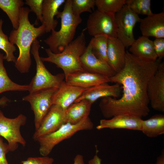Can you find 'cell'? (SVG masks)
I'll return each instance as SVG.
<instances>
[{
    "label": "cell",
    "instance_id": "ac0fdd59",
    "mask_svg": "<svg viewBox=\"0 0 164 164\" xmlns=\"http://www.w3.org/2000/svg\"><path fill=\"white\" fill-rule=\"evenodd\" d=\"M140 28L142 36L164 38V12L153 13L141 19Z\"/></svg>",
    "mask_w": 164,
    "mask_h": 164
},
{
    "label": "cell",
    "instance_id": "9a60e30c",
    "mask_svg": "<svg viewBox=\"0 0 164 164\" xmlns=\"http://www.w3.org/2000/svg\"><path fill=\"white\" fill-rule=\"evenodd\" d=\"M142 120V118L134 115L120 114L111 119L101 120L96 128L126 129L141 131Z\"/></svg>",
    "mask_w": 164,
    "mask_h": 164
},
{
    "label": "cell",
    "instance_id": "83f0119b",
    "mask_svg": "<svg viewBox=\"0 0 164 164\" xmlns=\"http://www.w3.org/2000/svg\"><path fill=\"white\" fill-rule=\"evenodd\" d=\"M125 3L126 0H95L97 10L113 15L120 11Z\"/></svg>",
    "mask_w": 164,
    "mask_h": 164
},
{
    "label": "cell",
    "instance_id": "e575fe53",
    "mask_svg": "<svg viewBox=\"0 0 164 164\" xmlns=\"http://www.w3.org/2000/svg\"><path fill=\"white\" fill-rule=\"evenodd\" d=\"M102 160L97 154L95 155L93 157L88 161V164H102Z\"/></svg>",
    "mask_w": 164,
    "mask_h": 164
},
{
    "label": "cell",
    "instance_id": "4316f807",
    "mask_svg": "<svg viewBox=\"0 0 164 164\" xmlns=\"http://www.w3.org/2000/svg\"><path fill=\"white\" fill-rule=\"evenodd\" d=\"M3 21L2 19H0V49L3 50L5 54L4 59L8 62L15 63L16 59L14 53L16 50L15 46L9 41L7 35L3 31L2 29Z\"/></svg>",
    "mask_w": 164,
    "mask_h": 164
},
{
    "label": "cell",
    "instance_id": "9c48e42d",
    "mask_svg": "<svg viewBox=\"0 0 164 164\" xmlns=\"http://www.w3.org/2000/svg\"><path fill=\"white\" fill-rule=\"evenodd\" d=\"M88 34L93 37L103 36L117 38L115 15L101 12L97 9L89 15L87 22Z\"/></svg>",
    "mask_w": 164,
    "mask_h": 164
},
{
    "label": "cell",
    "instance_id": "e0dca14e",
    "mask_svg": "<svg viewBox=\"0 0 164 164\" xmlns=\"http://www.w3.org/2000/svg\"><path fill=\"white\" fill-rule=\"evenodd\" d=\"M65 80L69 84L84 89L110 82V78L107 76L85 70L70 74Z\"/></svg>",
    "mask_w": 164,
    "mask_h": 164
},
{
    "label": "cell",
    "instance_id": "8fae6325",
    "mask_svg": "<svg viewBox=\"0 0 164 164\" xmlns=\"http://www.w3.org/2000/svg\"><path fill=\"white\" fill-rule=\"evenodd\" d=\"M147 92L152 108L155 110L164 112V62L159 63L156 71L149 80Z\"/></svg>",
    "mask_w": 164,
    "mask_h": 164
},
{
    "label": "cell",
    "instance_id": "8992f818",
    "mask_svg": "<svg viewBox=\"0 0 164 164\" xmlns=\"http://www.w3.org/2000/svg\"><path fill=\"white\" fill-rule=\"evenodd\" d=\"M93 127V123L89 116L75 124H63L56 131L37 140L39 145L40 154L42 156H48L54 147L62 141L70 138L78 131L91 130Z\"/></svg>",
    "mask_w": 164,
    "mask_h": 164
},
{
    "label": "cell",
    "instance_id": "f1b7e54d",
    "mask_svg": "<svg viewBox=\"0 0 164 164\" xmlns=\"http://www.w3.org/2000/svg\"><path fill=\"white\" fill-rule=\"evenodd\" d=\"M151 3L150 0H126L125 4L136 14L147 16L153 13Z\"/></svg>",
    "mask_w": 164,
    "mask_h": 164
},
{
    "label": "cell",
    "instance_id": "74e56055",
    "mask_svg": "<svg viewBox=\"0 0 164 164\" xmlns=\"http://www.w3.org/2000/svg\"><path fill=\"white\" fill-rule=\"evenodd\" d=\"M155 164H164V153L163 151L157 158Z\"/></svg>",
    "mask_w": 164,
    "mask_h": 164
},
{
    "label": "cell",
    "instance_id": "d590c367",
    "mask_svg": "<svg viewBox=\"0 0 164 164\" xmlns=\"http://www.w3.org/2000/svg\"><path fill=\"white\" fill-rule=\"evenodd\" d=\"M73 164H85L83 155L80 154L77 155L74 159Z\"/></svg>",
    "mask_w": 164,
    "mask_h": 164
},
{
    "label": "cell",
    "instance_id": "603a6c76",
    "mask_svg": "<svg viewBox=\"0 0 164 164\" xmlns=\"http://www.w3.org/2000/svg\"><path fill=\"white\" fill-rule=\"evenodd\" d=\"M141 131L149 138H155L163 134L164 115L157 114L147 120H142Z\"/></svg>",
    "mask_w": 164,
    "mask_h": 164
},
{
    "label": "cell",
    "instance_id": "d6986e66",
    "mask_svg": "<svg viewBox=\"0 0 164 164\" xmlns=\"http://www.w3.org/2000/svg\"><path fill=\"white\" fill-rule=\"evenodd\" d=\"M125 47L117 38H108L107 57L108 63L115 73L123 68L125 63Z\"/></svg>",
    "mask_w": 164,
    "mask_h": 164
},
{
    "label": "cell",
    "instance_id": "277c9868",
    "mask_svg": "<svg viewBox=\"0 0 164 164\" xmlns=\"http://www.w3.org/2000/svg\"><path fill=\"white\" fill-rule=\"evenodd\" d=\"M71 0H66L63 10L59 11L56 15L61 19V27L58 31H52L51 35L44 40L53 53L62 52L73 40L78 25L82 19L80 15H74L71 7Z\"/></svg>",
    "mask_w": 164,
    "mask_h": 164
},
{
    "label": "cell",
    "instance_id": "2e32d148",
    "mask_svg": "<svg viewBox=\"0 0 164 164\" xmlns=\"http://www.w3.org/2000/svg\"><path fill=\"white\" fill-rule=\"evenodd\" d=\"M80 61L82 68L85 71L106 76L109 78L116 73L107 63L94 56L89 43L81 56Z\"/></svg>",
    "mask_w": 164,
    "mask_h": 164
},
{
    "label": "cell",
    "instance_id": "836d02e7",
    "mask_svg": "<svg viewBox=\"0 0 164 164\" xmlns=\"http://www.w3.org/2000/svg\"><path fill=\"white\" fill-rule=\"evenodd\" d=\"M9 152L7 143L3 142L0 136V164H9L6 158V154Z\"/></svg>",
    "mask_w": 164,
    "mask_h": 164
},
{
    "label": "cell",
    "instance_id": "484cf974",
    "mask_svg": "<svg viewBox=\"0 0 164 164\" xmlns=\"http://www.w3.org/2000/svg\"><path fill=\"white\" fill-rule=\"evenodd\" d=\"M108 38L101 36L93 37L89 43L94 56L100 60L108 63L107 50Z\"/></svg>",
    "mask_w": 164,
    "mask_h": 164
},
{
    "label": "cell",
    "instance_id": "52a82bcc",
    "mask_svg": "<svg viewBox=\"0 0 164 164\" xmlns=\"http://www.w3.org/2000/svg\"><path fill=\"white\" fill-rule=\"evenodd\" d=\"M26 116L22 114L9 118L0 110V136L7 141L9 151L16 150L19 144L24 147L26 145V142L21 134L20 128L26 124Z\"/></svg>",
    "mask_w": 164,
    "mask_h": 164
},
{
    "label": "cell",
    "instance_id": "4dcf8cb0",
    "mask_svg": "<svg viewBox=\"0 0 164 164\" xmlns=\"http://www.w3.org/2000/svg\"><path fill=\"white\" fill-rule=\"evenodd\" d=\"M43 0H26L25 4L36 15L37 19L43 22L42 9Z\"/></svg>",
    "mask_w": 164,
    "mask_h": 164
},
{
    "label": "cell",
    "instance_id": "f546056e",
    "mask_svg": "<svg viewBox=\"0 0 164 164\" xmlns=\"http://www.w3.org/2000/svg\"><path fill=\"white\" fill-rule=\"evenodd\" d=\"M95 6V0H71L72 10L76 15L84 12L92 13Z\"/></svg>",
    "mask_w": 164,
    "mask_h": 164
},
{
    "label": "cell",
    "instance_id": "7c38bea8",
    "mask_svg": "<svg viewBox=\"0 0 164 164\" xmlns=\"http://www.w3.org/2000/svg\"><path fill=\"white\" fill-rule=\"evenodd\" d=\"M65 123V110L57 105H52L39 128L35 130L33 138L36 141L39 138L56 131Z\"/></svg>",
    "mask_w": 164,
    "mask_h": 164
},
{
    "label": "cell",
    "instance_id": "3957f363",
    "mask_svg": "<svg viewBox=\"0 0 164 164\" xmlns=\"http://www.w3.org/2000/svg\"><path fill=\"white\" fill-rule=\"evenodd\" d=\"M83 29L81 33L73 40L61 52L55 53L49 49H45L47 56L40 57L41 60L53 63L63 71L65 79L70 74L84 70L82 67L80 57L86 47L85 31Z\"/></svg>",
    "mask_w": 164,
    "mask_h": 164
},
{
    "label": "cell",
    "instance_id": "ffe728a7",
    "mask_svg": "<svg viewBox=\"0 0 164 164\" xmlns=\"http://www.w3.org/2000/svg\"><path fill=\"white\" fill-rule=\"evenodd\" d=\"M128 51L138 59L145 62H155L158 58L154 50L153 41L149 37L143 36L135 39Z\"/></svg>",
    "mask_w": 164,
    "mask_h": 164
},
{
    "label": "cell",
    "instance_id": "4fadbf2b",
    "mask_svg": "<svg viewBox=\"0 0 164 164\" xmlns=\"http://www.w3.org/2000/svg\"><path fill=\"white\" fill-rule=\"evenodd\" d=\"M121 89L118 84L111 85L107 83H102L86 89L74 103L85 100L92 104L100 98L109 97L118 98L121 96Z\"/></svg>",
    "mask_w": 164,
    "mask_h": 164
},
{
    "label": "cell",
    "instance_id": "30bf717a",
    "mask_svg": "<svg viewBox=\"0 0 164 164\" xmlns=\"http://www.w3.org/2000/svg\"><path fill=\"white\" fill-rule=\"evenodd\" d=\"M58 88H53L29 94L23 97V101L28 102L34 115L35 130L39 127L44 117L52 106L53 96Z\"/></svg>",
    "mask_w": 164,
    "mask_h": 164
},
{
    "label": "cell",
    "instance_id": "7a4b0ae2",
    "mask_svg": "<svg viewBox=\"0 0 164 164\" xmlns=\"http://www.w3.org/2000/svg\"><path fill=\"white\" fill-rule=\"evenodd\" d=\"M30 12V9L27 7L21 9L18 28L12 30L9 37L10 42L16 45L19 49V55L15 63V66L21 73L29 71L32 64L30 51L33 42L46 33L43 24L36 27L30 23L29 18Z\"/></svg>",
    "mask_w": 164,
    "mask_h": 164
},
{
    "label": "cell",
    "instance_id": "d6a6232c",
    "mask_svg": "<svg viewBox=\"0 0 164 164\" xmlns=\"http://www.w3.org/2000/svg\"><path fill=\"white\" fill-rule=\"evenodd\" d=\"M154 50L159 59L164 57V38H155L153 41Z\"/></svg>",
    "mask_w": 164,
    "mask_h": 164
},
{
    "label": "cell",
    "instance_id": "1f68e13d",
    "mask_svg": "<svg viewBox=\"0 0 164 164\" xmlns=\"http://www.w3.org/2000/svg\"><path fill=\"white\" fill-rule=\"evenodd\" d=\"M54 159L48 156L37 157H30L22 161V164H53Z\"/></svg>",
    "mask_w": 164,
    "mask_h": 164
},
{
    "label": "cell",
    "instance_id": "5b68a950",
    "mask_svg": "<svg viewBox=\"0 0 164 164\" xmlns=\"http://www.w3.org/2000/svg\"><path fill=\"white\" fill-rule=\"evenodd\" d=\"M40 46L37 39L34 41L31 46L30 52L36 62V72L28 84L29 94L45 89L59 88L65 79L63 73L53 75L46 69L39 55Z\"/></svg>",
    "mask_w": 164,
    "mask_h": 164
},
{
    "label": "cell",
    "instance_id": "5bb4252c",
    "mask_svg": "<svg viewBox=\"0 0 164 164\" xmlns=\"http://www.w3.org/2000/svg\"><path fill=\"white\" fill-rule=\"evenodd\" d=\"M86 89L70 85L64 81L53 96L52 104L66 110L75 102Z\"/></svg>",
    "mask_w": 164,
    "mask_h": 164
},
{
    "label": "cell",
    "instance_id": "cb8c5ba5",
    "mask_svg": "<svg viewBox=\"0 0 164 164\" xmlns=\"http://www.w3.org/2000/svg\"><path fill=\"white\" fill-rule=\"evenodd\" d=\"M24 4L22 0H0V9L8 16L14 29L18 28L20 10Z\"/></svg>",
    "mask_w": 164,
    "mask_h": 164
},
{
    "label": "cell",
    "instance_id": "d4e9b609",
    "mask_svg": "<svg viewBox=\"0 0 164 164\" xmlns=\"http://www.w3.org/2000/svg\"><path fill=\"white\" fill-rule=\"evenodd\" d=\"M4 60L3 54L0 52V94L8 91H28V85L18 84L9 78L4 65Z\"/></svg>",
    "mask_w": 164,
    "mask_h": 164
},
{
    "label": "cell",
    "instance_id": "7402d4cb",
    "mask_svg": "<svg viewBox=\"0 0 164 164\" xmlns=\"http://www.w3.org/2000/svg\"><path fill=\"white\" fill-rule=\"evenodd\" d=\"M92 104L85 100L72 104L65 110L66 123L75 124L88 117Z\"/></svg>",
    "mask_w": 164,
    "mask_h": 164
},
{
    "label": "cell",
    "instance_id": "8d00e7d4",
    "mask_svg": "<svg viewBox=\"0 0 164 164\" xmlns=\"http://www.w3.org/2000/svg\"><path fill=\"white\" fill-rule=\"evenodd\" d=\"M9 101V100L6 97H2L0 99V106H5Z\"/></svg>",
    "mask_w": 164,
    "mask_h": 164
},
{
    "label": "cell",
    "instance_id": "6da1fadb",
    "mask_svg": "<svg viewBox=\"0 0 164 164\" xmlns=\"http://www.w3.org/2000/svg\"><path fill=\"white\" fill-rule=\"evenodd\" d=\"M159 63L143 61L126 51L123 68L110 78V82L121 85L122 94L118 98H102L99 107L103 116L107 119L124 114L147 116L150 112L147 84Z\"/></svg>",
    "mask_w": 164,
    "mask_h": 164
},
{
    "label": "cell",
    "instance_id": "ba28073f",
    "mask_svg": "<svg viewBox=\"0 0 164 164\" xmlns=\"http://www.w3.org/2000/svg\"><path fill=\"white\" fill-rule=\"evenodd\" d=\"M141 19L126 5L115 15L117 38L125 48L131 46L135 40L133 30L135 24Z\"/></svg>",
    "mask_w": 164,
    "mask_h": 164
},
{
    "label": "cell",
    "instance_id": "44dd1931",
    "mask_svg": "<svg viewBox=\"0 0 164 164\" xmlns=\"http://www.w3.org/2000/svg\"><path fill=\"white\" fill-rule=\"evenodd\" d=\"M65 0H43L42 9L43 22L46 33L55 30L58 22L54 17L57 14L59 8Z\"/></svg>",
    "mask_w": 164,
    "mask_h": 164
}]
</instances>
